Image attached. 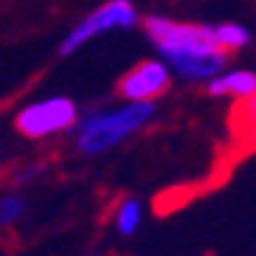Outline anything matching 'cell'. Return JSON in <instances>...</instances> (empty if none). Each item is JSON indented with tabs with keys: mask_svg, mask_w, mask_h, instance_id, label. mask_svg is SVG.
I'll return each mask as SVG.
<instances>
[{
	"mask_svg": "<svg viewBox=\"0 0 256 256\" xmlns=\"http://www.w3.org/2000/svg\"><path fill=\"white\" fill-rule=\"evenodd\" d=\"M144 37L155 48V56L169 65L174 79L186 84H206L228 65V56L214 40L208 23L178 20L169 14H146L141 20Z\"/></svg>",
	"mask_w": 256,
	"mask_h": 256,
	"instance_id": "cell-1",
	"label": "cell"
},
{
	"mask_svg": "<svg viewBox=\"0 0 256 256\" xmlns=\"http://www.w3.org/2000/svg\"><path fill=\"white\" fill-rule=\"evenodd\" d=\"M155 118H158L155 102H121L118 98L116 104L84 110L70 136H74V146L82 155L98 158L144 132Z\"/></svg>",
	"mask_w": 256,
	"mask_h": 256,
	"instance_id": "cell-2",
	"label": "cell"
},
{
	"mask_svg": "<svg viewBox=\"0 0 256 256\" xmlns=\"http://www.w3.org/2000/svg\"><path fill=\"white\" fill-rule=\"evenodd\" d=\"M79 116H82V107L76 104V98L65 93H48L17 107L12 127L26 141H51L74 132Z\"/></svg>",
	"mask_w": 256,
	"mask_h": 256,
	"instance_id": "cell-3",
	"label": "cell"
},
{
	"mask_svg": "<svg viewBox=\"0 0 256 256\" xmlns=\"http://www.w3.org/2000/svg\"><path fill=\"white\" fill-rule=\"evenodd\" d=\"M141 23V14L132 0H104L102 6L90 8L84 17H79L68 28V34L60 42V56H74L82 48L93 46L96 40L113 31H130Z\"/></svg>",
	"mask_w": 256,
	"mask_h": 256,
	"instance_id": "cell-4",
	"label": "cell"
},
{
	"mask_svg": "<svg viewBox=\"0 0 256 256\" xmlns=\"http://www.w3.org/2000/svg\"><path fill=\"white\" fill-rule=\"evenodd\" d=\"M172 70L160 56H150V60H138L127 74L118 76L116 82V93L121 102H155L169 93L172 88Z\"/></svg>",
	"mask_w": 256,
	"mask_h": 256,
	"instance_id": "cell-5",
	"label": "cell"
},
{
	"mask_svg": "<svg viewBox=\"0 0 256 256\" xmlns=\"http://www.w3.org/2000/svg\"><path fill=\"white\" fill-rule=\"evenodd\" d=\"M208 96L214 98H234V102H245L256 93V70L254 68H222L214 79L203 84Z\"/></svg>",
	"mask_w": 256,
	"mask_h": 256,
	"instance_id": "cell-6",
	"label": "cell"
},
{
	"mask_svg": "<svg viewBox=\"0 0 256 256\" xmlns=\"http://www.w3.org/2000/svg\"><path fill=\"white\" fill-rule=\"evenodd\" d=\"M228 127H231L236 146H242V150L256 146V93L245 102H236V107L231 110V118H228Z\"/></svg>",
	"mask_w": 256,
	"mask_h": 256,
	"instance_id": "cell-7",
	"label": "cell"
},
{
	"mask_svg": "<svg viewBox=\"0 0 256 256\" xmlns=\"http://www.w3.org/2000/svg\"><path fill=\"white\" fill-rule=\"evenodd\" d=\"M211 28H214V40H217V46L222 48L228 56L245 51V48L254 42V34L248 31V26L234 23V20H226V23H211Z\"/></svg>",
	"mask_w": 256,
	"mask_h": 256,
	"instance_id": "cell-8",
	"label": "cell"
},
{
	"mask_svg": "<svg viewBox=\"0 0 256 256\" xmlns=\"http://www.w3.org/2000/svg\"><path fill=\"white\" fill-rule=\"evenodd\" d=\"M144 226V203L138 200V197H124V200H118L113 208V228L121 234V236H132V234H138Z\"/></svg>",
	"mask_w": 256,
	"mask_h": 256,
	"instance_id": "cell-9",
	"label": "cell"
},
{
	"mask_svg": "<svg viewBox=\"0 0 256 256\" xmlns=\"http://www.w3.org/2000/svg\"><path fill=\"white\" fill-rule=\"evenodd\" d=\"M26 214H28V200H26L23 192H6V194H0V231L20 226Z\"/></svg>",
	"mask_w": 256,
	"mask_h": 256,
	"instance_id": "cell-10",
	"label": "cell"
},
{
	"mask_svg": "<svg viewBox=\"0 0 256 256\" xmlns=\"http://www.w3.org/2000/svg\"><path fill=\"white\" fill-rule=\"evenodd\" d=\"M46 172H48V166L42 160H31V164H23V166H17V169H12L8 172V180H12V186H28V183L40 180Z\"/></svg>",
	"mask_w": 256,
	"mask_h": 256,
	"instance_id": "cell-11",
	"label": "cell"
},
{
	"mask_svg": "<svg viewBox=\"0 0 256 256\" xmlns=\"http://www.w3.org/2000/svg\"><path fill=\"white\" fill-rule=\"evenodd\" d=\"M8 164V150H6V144H0V169Z\"/></svg>",
	"mask_w": 256,
	"mask_h": 256,
	"instance_id": "cell-12",
	"label": "cell"
}]
</instances>
